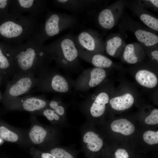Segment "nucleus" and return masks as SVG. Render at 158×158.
I'll return each mask as SVG.
<instances>
[{"instance_id":"5","label":"nucleus","mask_w":158,"mask_h":158,"mask_svg":"<svg viewBox=\"0 0 158 158\" xmlns=\"http://www.w3.org/2000/svg\"><path fill=\"white\" fill-rule=\"evenodd\" d=\"M44 2L38 0H11L9 13L14 15H21L25 13L36 17L42 11Z\"/></svg>"},{"instance_id":"14","label":"nucleus","mask_w":158,"mask_h":158,"mask_svg":"<svg viewBox=\"0 0 158 158\" xmlns=\"http://www.w3.org/2000/svg\"><path fill=\"white\" fill-rule=\"evenodd\" d=\"M48 104V102L45 99L36 97H30L23 101L22 106L25 110L33 111L45 108Z\"/></svg>"},{"instance_id":"29","label":"nucleus","mask_w":158,"mask_h":158,"mask_svg":"<svg viewBox=\"0 0 158 158\" xmlns=\"http://www.w3.org/2000/svg\"><path fill=\"white\" fill-rule=\"evenodd\" d=\"M116 158H129V155L127 152L124 149H118L115 152Z\"/></svg>"},{"instance_id":"7","label":"nucleus","mask_w":158,"mask_h":158,"mask_svg":"<svg viewBox=\"0 0 158 158\" xmlns=\"http://www.w3.org/2000/svg\"><path fill=\"white\" fill-rule=\"evenodd\" d=\"M15 69L14 46L0 41V69Z\"/></svg>"},{"instance_id":"13","label":"nucleus","mask_w":158,"mask_h":158,"mask_svg":"<svg viewBox=\"0 0 158 158\" xmlns=\"http://www.w3.org/2000/svg\"><path fill=\"white\" fill-rule=\"evenodd\" d=\"M50 85L53 90L58 92H67L70 88L67 80L59 74H55L52 76L50 80Z\"/></svg>"},{"instance_id":"21","label":"nucleus","mask_w":158,"mask_h":158,"mask_svg":"<svg viewBox=\"0 0 158 158\" xmlns=\"http://www.w3.org/2000/svg\"><path fill=\"white\" fill-rule=\"evenodd\" d=\"M92 62L96 67L102 68L110 67L112 63L111 59L100 54L94 55L92 58Z\"/></svg>"},{"instance_id":"25","label":"nucleus","mask_w":158,"mask_h":158,"mask_svg":"<svg viewBox=\"0 0 158 158\" xmlns=\"http://www.w3.org/2000/svg\"><path fill=\"white\" fill-rule=\"evenodd\" d=\"M140 20L151 28L158 30V20L148 14H143L140 16Z\"/></svg>"},{"instance_id":"11","label":"nucleus","mask_w":158,"mask_h":158,"mask_svg":"<svg viewBox=\"0 0 158 158\" xmlns=\"http://www.w3.org/2000/svg\"><path fill=\"white\" fill-rule=\"evenodd\" d=\"M110 126L113 131L120 133L125 135H131L135 130L133 125L130 121L124 118L114 121L111 123Z\"/></svg>"},{"instance_id":"9","label":"nucleus","mask_w":158,"mask_h":158,"mask_svg":"<svg viewBox=\"0 0 158 158\" xmlns=\"http://www.w3.org/2000/svg\"><path fill=\"white\" fill-rule=\"evenodd\" d=\"M134 98L129 93L114 97L109 100L111 107L117 111H123L131 107L134 102Z\"/></svg>"},{"instance_id":"2","label":"nucleus","mask_w":158,"mask_h":158,"mask_svg":"<svg viewBox=\"0 0 158 158\" xmlns=\"http://www.w3.org/2000/svg\"><path fill=\"white\" fill-rule=\"evenodd\" d=\"M35 34L23 43L14 46L16 69L29 71L41 67L47 51Z\"/></svg>"},{"instance_id":"27","label":"nucleus","mask_w":158,"mask_h":158,"mask_svg":"<svg viewBox=\"0 0 158 158\" xmlns=\"http://www.w3.org/2000/svg\"><path fill=\"white\" fill-rule=\"evenodd\" d=\"M11 2V0H0V19L8 15Z\"/></svg>"},{"instance_id":"28","label":"nucleus","mask_w":158,"mask_h":158,"mask_svg":"<svg viewBox=\"0 0 158 158\" xmlns=\"http://www.w3.org/2000/svg\"><path fill=\"white\" fill-rule=\"evenodd\" d=\"M145 123L148 124L154 125L158 123V109L153 110L150 114L145 119Z\"/></svg>"},{"instance_id":"6","label":"nucleus","mask_w":158,"mask_h":158,"mask_svg":"<svg viewBox=\"0 0 158 158\" xmlns=\"http://www.w3.org/2000/svg\"><path fill=\"white\" fill-rule=\"evenodd\" d=\"M106 76V71L102 68L96 67L89 71H85L78 79L77 88L85 90L94 87L102 83Z\"/></svg>"},{"instance_id":"17","label":"nucleus","mask_w":158,"mask_h":158,"mask_svg":"<svg viewBox=\"0 0 158 158\" xmlns=\"http://www.w3.org/2000/svg\"><path fill=\"white\" fill-rule=\"evenodd\" d=\"M50 153L56 158H75V152L72 146L55 147L51 149Z\"/></svg>"},{"instance_id":"4","label":"nucleus","mask_w":158,"mask_h":158,"mask_svg":"<svg viewBox=\"0 0 158 158\" xmlns=\"http://www.w3.org/2000/svg\"><path fill=\"white\" fill-rule=\"evenodd\" d=\"M109 100L108 94L105 92L98 93L92 101L86 100L81 104L79 107L89 123L92 118H97L104 114L106 105Z\"/></svg>"},{"instance_id":"22","label":"nucleus","mask_w":158,"mask_h":158,"mask_svg":"<svg viewBox=\"0 0 158 158\" xmlns=\"http://www.w3.org/2000/svg\"><path fill=\"white\" fill-rule=\"evenodd\" d=\"M121 43V40L118 37H115L108 40L107 42L106 49L107 53L110 56H114Z\"/></svg>"},{"instance_id":"3","label":"nucleus","mask_w":158,"mask_h":158,"mask_svg":"<svg viewBox=\"0 0 158 158\" xmlns=\"http://www.w3.org/2000/svg\"><path fill=\"white\" fill-rule=\"evenodd\" d=\"M80 131L82 149L86 158H89L91 153L101 150L103 146V140L98 133L92 130L90 124L87 121L81 126Z\"/></svg>"},{"instance_id":"23","label":"nucleus","mask_w":158,"mask_h":158,"mask_svg":"<svg viewBox=\"0 0 158 158\" xmlns=\"http://www.w3.org/2000/svg\"><path fill=\"white\" fill-rule=\"evenodd\" d=\"M123 58L125 61L130 64H134L138 61V58L135 54L133 44H129L126 46Z\"/></svg>"},{"instance_id":"16","label":"nucleus","mask_w":158,"mask_h":158,"mask_svg":"<svg viewBox=\"0 0 158 158\" xmlns=\"http://www.w3.org/2000/svg\"><path fill=\"white\" fill-rule=\"evenodd\" d=\"M137 39L143 42L146 46L154 45L158 42V37L154 34L142 30H138L135 32Z\"/></svg>"},{"instance_id":"8","label":"nucleus","mask_w":158,"mask_h":158,"mask_svg":"<svg viewBox=\"0 0 158 158\" xmlns=\"http://www.w3.org/2000/svg\"><path fill=\"white\" fill-rule=\"evenodd\" d=\"M33 80L29 76H23L14 82L9 90L10 95L16 97L27 92L32 87Z\"/></svg>"},{"instance_id":"1","label":"nucleus","mask_w":158,"mask_h":158,"mask_svg":"<svg viewBox=\"0 0 158 158\" xmlns=\"http://www.w3.org/2000/svg\"><path fill=\"white\" fill-rule=\"evenodd\" d=\"M40 29L36 17L9 13L7 16L0 19V39L12 46H17L37 33Z\"/></svg>"},{"instance_id":"33","label":"nucleus","mask_w":158,"mask_h":158,"mask_svg":"<svg viewBox=\"0 0 158 158\" xmlns=\"http://www.w3.org/2000/svg\"><path fill=\"white\" fill-rule=\"evenodd\" d=\"M57 1L61 2V3H63V2H65L67 1V0H57Z\"/></svg>"},{"instance_id":"32","label":"nucleus","mask_w":158,"mask_h":158,"mask_svg":"<svg viewBox=\"0 0 158 158\" xmlns=\"http://www.w3.org/2000/svg\"><path fill=\"white\" fill-rule=\"evenodd\" d=\"M155 6L158 7V1L157 0H149Z\"/></svg>"},{"instance_id":"18","label":"nucleus","mask_w":158,"mask_h":158,"mask_svg":"<svg viewBox=\"0 0 158 158\" xmlns=\"http://www.w3.org/2000/svg\"><path fill=\"white\" fill-rule=\"evenodd\" d=\"M99 22L103 28L110 29L112 28L114 23L113 14L109 9H105L101 12L98 18Z\"/></svg>"},{"instance_id":"12","label":"nucleus","mask_w":158,"mask_h":158,"mask_svg":"<svg viewBox=\"0 0 158 158\" xmlns=\"http://www.w3.org/2000/svg\"><path fill=\"white\" fill-rule=\"evenodd\" d=\"M61 46L63 55L66 60L71 62L76 59L78 55V51L71 40L64 39L61 42Z\"/></svg>"},{"instance_id":"19","label":"nucleus","mask_w":158,"mask_h":158,"mask_svg":"<svg viewBox=\"0 0 158 158\" xmlns=\"http://www.w3.org/2000/svg\"><path fill=\"white\" fill-rule=\"evenodd\" d=\"M49 108L53 110L60 116L67 120L66 117V105L60 99L53 100L48 102Z\"/></svg>"},{"instance_id":"24","label":"nucleus","mask_w":158,"mask_h":158,"mask_svg":"<svg viewBox=\"0 0 158 158\" xmlns=\"http://www.w3.org/2000/svg\"><path fill=\"white\" fill-rule=\"evenodd\" d=\"M0 135L5 140L12 142H16L18 139V135L4 126L0 127Z\"/></svg>"},{"instance_id":"26","label":"nucleus","mask_w":158,"mask_h":158,"mask_svg":"<svg viewBox=\"0 0 158 158\" xmlns=\"http://www.w3.org/2000/svg\"><path fill=\"white\" fill-rule=\"evenodd\" d=\"M144 141L150 145L158 143V131H154L148 130L145 132L143 135Z\"/></svg>"},{"instance_id":"10","label":"nucleus","mask_w":158,"mask_h":158,"mask_svg":"<svg viewBox=\"0 0 158 158\" xmlns=\"http://www.w3.org/2000/svg\"><path fill=\"white\" fill-rule=\"evenodd\" d=\"M136 81L140 85L148 88L154 87L158 83V79L155 74L148 70L138 71L135 75Z\"/></svg>"},{"instance_id":"30","label":"nucleus","mask_w":158,"mask_h":158,"mask_svg":"<svg viewBox=\"0 0 158 158\" xmlns=\"http://www.w3.org/2000/svg\"><path fill=\"white\" fill-rule=\"evenodd\" d=\"M40 158H56L53 155L49 152H42L40 155Z\"/></svg>"},{"instance_id":"31","label":"nucleus","mask_w":158,"mask_h":158,"mask_svg":"<svg viewBox=\"0 0 158 158\" xmlns=\"http://www.w3.org/2000/svg\"><path fill=\"white\" fill-rule=\"evenodd\" d=\"M151 55L152 56L153 59H155L157 61H158V51L155 50L152 51L151 53Z\"/></svg>"},{"instance_id":"20","label":"nucleus","mask_w":158,"mask_h":158,"mask_svg":"<svg viewBox=\"0 0 158 158\" xmlns=\"http://www.w3.org/2000/svg\"><path fill=\"white\" fill-rule=\"evenodd\" d=\"M80 44L87 50L92 51L95 48L94 40L92 37L86 32H82L79 35L78 37Z\"/></svg>"},{"instance_id":"15","label":"nucleus","mask_w":158,"mask_h":158,"mask_svg":"<svg viewBox=\"0 0 158 158\" xmlns=\"http://www.w3.org/2000/svg\"><path fill=\"white\" fill-rule=\"evenodd\" d=\"M43 114L48 120L54 123V124L57 125L60 128H64L71 126L67 120L63 118L53 110L49 108L44 110Z\"/></svg>"}]
</instances>
